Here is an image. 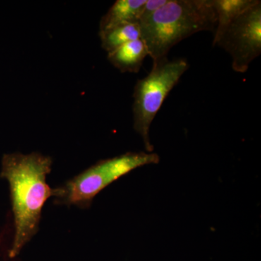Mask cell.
Here are the masks:
<instances>
[{
  "instance_id": "obj_1",
  "label": "cell",
  "mask_w": 261,
  "mask_h": 261,
  "mask_svg": "<svg viewBox=\"0 0 261 261\" xmlns=\"http://www.w3.org/2000/svg\"><path fill=\"white\" fill-rule=\"evenodd\" d=\"M53 161L49 156L32 152L5 154L0 176L9 184L15 234L9 257H15L37 232L42 211L53 190L46 178Z\"/></svg>"
},
{
  "instance_id": "obj_2",
  "label": "cell",
  "mask_w": 261,
  "mask_h": 261,
  "mask_svg": "<svg viewBox=\"0 0 261 261\" xmlns=\"http://www.w3.org/2000/svg\"><path fill=\"white\" fill-rule=\"evenodd\" d=\"M217 15L213 0H168L140 23L141 38L153 63L166 59L183 39L203 31H216Z\"/></svg>"
},
{
  "instance_id": "obj_3",
  "label": "cell",
  "mask_w": 261,
  "mask_h": 261,
  "mask_svg": "<svg viewBox=\"0 0 261 261\" xmlns=\"http://www.w3.org/2000/svg\"><path fill=\"white\" fill-rule=\"evenodd\" d=\"M160 157L152 152H127L103 160L64 185L53 189L59 204L88 207L94 197L113 181L146 165L158 164Z\"/></svg>"
},
{
  "instance_id": "obj_4",
  "label": "cell",
  "mask_w": 261,
  "mask_h": 261,
  "mask_svg": "<svg viewBox=\"0 0 261 261\" xmlns=\"http://www.w3.org/2000/svg\"><path fill=\"white\" fill-rule=\"evenodd\" d=\"M190 68L183 58L153 63L145 78L137 81L134 91V128L143 140L146 150L153 151L149 140V128L168 94Z\"/></svg>"
},
{
  "instance_id": "obj_5",
  "label": "cell",
  "mask_w": 261,
  "mask_h": 261,
  "mask_svg": "<svg viewBox=\"0 0 261 261\" xmlns=\"http://www.w3.org/2000/svg\"><path fill=\"white\" fill-rule=\"evenodd\" d=\"M213 45L225 49L232 58V68L244 73L261 53V2L256 0L219 34Z\"/></svg>"
},
{
  "instance_id": "obj_6",
  "label": "cell",
  "mask_w": 261,
  "mask_h": 261,
  "mask_svg": "<svg viewBox=\"0 0 261 261\" xmlns=\"http://www.w3.org/2000/svg\"><path fill=\"white\" fill-rule=\"evenodd\" d=\"M147 56L148 53L145 44L142 39H139L108 53V59L122 73H137Z\"/></svg>"
},
{
  "instance_id": "obj_7",
  "label": "cell",
  "mask_w": 261,
  "mask_h": 261,
  "mask_svg": "<svg viewBox=\"0 0 261 261\" xmlns=\"http://www.w3.org/2000/svg\"><path fill=\"white\" fill-rule=\"evenodd\" d=\"M147 0H117L101 18L99 32L128 23H139Z\"/></svg>"
},
{
  "instance_id": "obj_8",
  "label": "cell",
  "mask_w": 261,
  "mask_h": 261,
  "mask_svg": "<svg viewBox=\"0 0 261 261\" xmlns=\"http://www.w3.org/2000/svg\"><path fill=\"white\" fill-rule=\"evenodd\" d=\"M99 37L102 47L109 53L126 43L140 39V24L128 23L118 25L99 32Z\"/></svg>"
},
{
  "instance_id": "obj_9",
  "label": "cell",
  "mask_w": 261,
  "mask_h": 261,
  "mask_svg": "<svg viewBox=\"0 0 261 261\" xmlns=\"http://www.w3.org/2000/svg\"><path fill=\"white\" fill-rule=\"evenodd\" d=\"M256 0H213L217 15V25L215 34H219L233 19L252 6Z\"/></svg>"
},
{
  "instance_id": "obj_10",
  "label": "cell",
  "mask_w": 261,
  "mask_h": 261,
  "mask_svg": "<svg viewBox=\"0 0 261 261\" xmlns=\"http://www.w3.org/2000/svg\"><path fill=\"white\" fill-rule=\"evenodd\" d=\"M168 0H147L142 13H141L139 24L148 20L159 8L166 4Z\"/></svg>"
}]
</instances>
